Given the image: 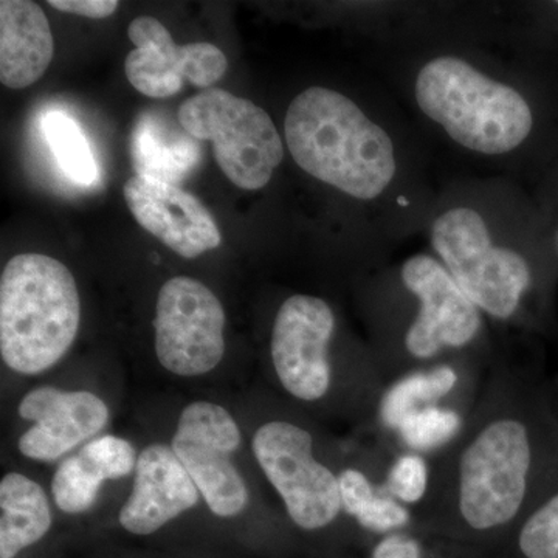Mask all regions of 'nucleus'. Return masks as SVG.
<instances>
[{"label": "nucleus", "instance_id": "9d476101", "mask_svg": "<svg viewBox=\"0 0 558 558\" xmlns=\"http://www.w3.org/2000/svg\"><path fill=\"white\" fill-rule=\"evenodd\" d=\"M128 36L135 49L126 57L124 72L131 86L149 98L174 97L185 81L197 89H211L229 69L219 47L209 43L178 46L156 17L132 21Z\"/></svg>", "mask_w": 558, "mask_h": 558}, {"label": "nucleus", "instance_id": "aec40b11", "mask_svg": "<svg viewBox=\"0 0 558 558\" xmlns=\"http://www.w3.org/2000/svg\"><path fill=\"white\" fill-rule=\"evenodd\" d=\"M457 379L453 369L440 366L432 373L414 374L400 380L381 400V418L388 427L399 428L411 414L428 409L429 403L449 395Z\"/></svg>", "mask_w": 558, "mask_h": 558}, {"label": "nucleus", "instance_id": "4468645a", "mask_svg": "<svg viewBox=\"0 0 558 558\" xmlns=\"http://www.w3.org/2000/svg\"><path fill=\"white\" fill-rule=\"evenodd\" d=\"M20 416L33 422L21 436V453L36 461H54L101 432L109 410L94 392L40 387L22 399Z\"/></svg>", "mask_w": 558, "mask_h": 558}, {"label": "nucleus", "instance_id": "dca6fc26", "mask_svg": "<svg viewBox=\"0 0 558 558\" xmlns=\"http://www.w3.org/2000/svg\"><path fill=\"white\" fill-rule=\"evenodd\" d=\"M54 54L53 33L38 3L0 2V81L21 90L43 78Z\"/></svg>", "mask_w": 558, "mask_h": 558}, {"label": "nucleus", "instance_id": "1a4fd4ad", "mask_svg": "<svg viewBox=\"0 0 558 558\" xmlns=\"http://www.w3.org/2000/svg\"><path fill=\"white\" fill-rule=\"evenodd\" d=\"M240 446V427L223 407L194 402L180 414L171 449L208 508L222 519L238 515L248 501L244 480L231 462Z\"/></svg>", "mask_w": 558, "mask_h": 558}, {"label": "nucleus", "instance_id": "a211bd4d", "mask_svg": "<svg viewBox=\"0 0 558 558\" xmlns=\"http://www.w3.org/2000/svg\"><path fill=\"white\" fill-rule=\"evenodd\" d=\"M0 558H14L51 526L49 499L35 481L9 473L0 481Z\"/></svg>", "mask_w": 558, "mask_h": 558}, {"label": "nucleus", "instance_id": "cd10ccee", "mask_svg": "<svg viewBox=\"0 0 558 558\" xmlns=\"http://www.w3.org/2000/svg\"><path fill=\"white\" fill-rule=\"evenodd\" d=\"M49 5L89 20H106L119 9L117 0H50Z\"/></svg>", "mask_w": 558, "mask_h": 558}, {"label": "nucleus", "instance_id": "c85d7f7f", "mask_svg": "<svg viewBox=\"0 0 558 558\" xmlns=\"http://www.w3.org/2000/svg\"><path fill=\"white\" fill-rule=\"evenodd\" d=\"M373 558H421V549L414 539L392 535L377 545Z\"/></svg>", "mask_w": 558, "mask_h": 558}, {"label": "nucleus", "instance_id": "423d86ee", "mask_svg": "<svg viewBox=\"0 0 558 558\" xmlns=\"http://www.w3.org/2000/svg\"><path fill=\"white\" fill-rule=\"evenodd\" d=\"M529 469L526 427L513 418L487 425L459 465V508L470 526L483 531L509 523L523 505Z\"/></svg>", "mask_w": 558, "mask_h": 558}, {"label": "nucleus", "instance_id": "b1692460", "mask_svg": "<svg viewBox=\"0 0 558 558\" xmlns=\"http://www.w3.org/2000/svg\"><path fill=\"white\" fill-rule=\"evenodd\" d=\"M92 461L105 470L108 480H120L137 468V454L128 440L117 436H102L81 449Z\"/></svg>", "mask_w": 558, "mask_h": 558}, {"label": "nucleus", "instance_id": "5701e85b", "mask_svg": "<svg viewBox=\"0 0 558 558\" xmlns=\"http://www.w3.org/2000/svg\"><path fill=\"white\" fill-rule=\"evenodd\" d=\"M520 548L527 558H558V495L524 523Z\"/></svg>", "mask_w": 558, "mask_h": 558}, {"label": "nucleus", "instance_id": "bb28decb", "mask_svg": "<svg viewBox=\"0 0 558 558\" xmlns=\"http://www.w3.org/2000/svg\"><path fill=\"white\" fill-rule=\"evenodd\" d=\"M410 513L405 508L387 498H376L357 517L363 527L374 532H387L409 523Z\"/></svg>", "mask_w": 558, "mask_h": 558}, {"label": "nucleus", "instance_id": "6ab92c4d", "mask_svg": "<svg viewBox=\"0 0 558 558\" xmlns=\"http://www.w3.org/2000/svg\"><path fill=\"white\" fill-rule=\"evenodd\" d=\"M43 128L62 172L78 185H94L98 179L97 160L78 123L61 110H51L44 117Z\"/></svg>", "mask_w": 558, "mask_h": 558}, {"label": "nucleus", "instance_id": "a878e982", "mask_svg": "<svg viewBox=\"0 0 558 558\" xmlns=\"http://www.w3.org/2000/svg\"><path fill=\"white\" fill-rule=\"evenodd\" d=\"M339 486L341 506L355 519L377 498L368 478L359 470H344L339 476Z\"/></svg>", "mask_w": 558, "mask_h": 558}, {"label": "nucleus", "instance_id": "f03ea898", "mask_svg": "<svg viewBox=\"0 0 558 558\" xmlns=\"http://www.w3.org/2000/svg\"><path fill=\"white\" fill-rule=\"evenodd\" d=\"M81 301L69 267L22 253L0 278V354L9 368L35 376L64 357L78 336Z\"/></svg>", "mask_w": 558, "mask_h": 558}, {"label": "nucleus", "instance_id": "4be33fe9", "mask_svg": "<svg viewBox=\"0 0 558 558\" xmlns=\"http://www.w3.org/2000/svg\"><path fill=\"white\" fill-rule=\"evenodd\" d=\"M461 418L449 410L428 409L411 414L400 424L402 439L417 450L435 449L457 435Z\"/></svg>", "mask_w": 558, "mask_h": 558}, {"label": "nucleus", "instance_id": "39448f33", "mask_svg": "<svg viewBox=\"0 0 558 558\" xmlns=\"http://www.w3.org/2000/svg\"><path fill=\"white\" fill-rule=\"evenodd\" d=\"M432 244L462 292L480 310L509 318L532 281L527 260L492 241L486 220L473 208L458 207L433 223Z\"/></svg>", "mask_w": 558, "mask_h": 558}, {"label": "nucleus", "instance_id": "6e6552de", "mask_svg": "<svg viewBox=\"0 0 558 558\" xmlns=\"http://www.w3.org/2000/svg\"><path fill=\"white\" fill-rule=\"evenodd\" d=\"M154 328L157 359L178 376L207 374L226 354V311L197 279L175 277L161 286Z\"/></svg>", "mask_w": 558, "mask_h": 558}, {"label": "nucleus", "instance_id": "20e7f679", "mask_svg": "<svg viewBox=\"0 0 558 558\" xmlns=\"http://www.w3.org/2000/svg\"><path fill=\"white\" fill-rule=\"evenodd\" d=\"M179 123L199 142L213 143L220 170L241 190L264 189L284 157L269 113L223 89H207L183 101Z\"/></svg>", "mask_w": 558, "mask_h": 558}, {"label": "nucleus", "instance_id": "f8f14e48", "mask_svg": "<svg viewBox=\"0 0 558 558\" xmlns=\"http://www.w3.org/2000/svg\"><path fill=\"white\" fill-rule=\"evenodd\" d=\"M402 281L421 301L405 337L410 354L429 359L442 348L465 347L475 339L481 326L478 307L442 264L428 255L411 256L403 264Z\"/></svg>", "mask_w": 558, "mask_h": 558}, {"label": "nucleus", "instance_id": "9b49d317", "mask_svg": "<svg viewBox=\"0 0 558 558\" xmlns=\"http://www.w3.org/2000/svg\"><path fill=\"white\" fill-rule=\"evenodd\" d=\"M336 318L326 301L293 295L279 307L271 333V360L282 387L306 402L330 385L328 347Z\"/></svg>", "mask_w": 558, "mask_h": 558}, {"label": "nucleus", "instance_id": "c756f323", "mask_svg": "<svg viewBox=\"0 0 558 558\" xmlns=\"http://www.w3.org/2000/svg\"><path fill=\"white\" fill-rule=\"evenodd\" d=\"M557 250H558V231H557Z\"/></svg>", "mask_w": 558, "mask_h": 558}, {"label": "nucleus", "instance_id": "7ed1b4c3", "mask_svg": "<svg viewBox=\"0 0 558 558\" xmlns=\"http://www.w3.org/2000/svg\"><path fill=\"white\" fill-rule=\"evenodd\" d=\"M416 101L458 145L486 156L519 148L534 126L531 106L519 90L457 57L435 58L422 68Z\"/></svg>", "mask_w": 558, "mask_h": 558}, {"label": "nucleus", "instance_id": "393cba45", "mask_svg": "<svg viewBox=\"0 0 558 558\" xmlns=\"http://www.w3.org/2000/svg\"><path fill=\"white\" fill-rule=\"evenodd\" d=\"M428 472L417 454L402 457L389 473L388 488L403 502H417L427 490Z\"/></svg>", "mask_w": 558, "mask_h": 558}, {"label": "nucleus", "instance_id": "412c9836", "mask_svg": "<svg viewBox=\"0 0 558 558\" xmlns=\"http://www.w3.org/2000/svg\"><path fill=\"white\" fill-rule=\"evenodd\" d=\"M108 480L105 470L80 451L65 459L58 468L51 483L54 501L65 513H83L94 506L102 481Z\"/></svg>", "mask_w": 558, "mask_h": 558}, {"label": "nucleus", "instance_id": "f257e3e1", "mask_svg": "<svg viewBox=\"0 0 558 558\" xmlns=\"http://www.w3.org/2000/svg\"><path fill=\"white\" fill-rule=\"evenodd\" d=\"M284 134L301 170L355 199H376L395 179L392 140L340 92H301L290 102Z\"/></svg>", "mask_w": 558, "mask_h": 558}, {"label": "nucleus", "instance_id": "f3484780", "mask_svg": "<svg viewBox=\"0 0 558 558\" xmlns=\"http://www.w3.org/2000/svg\"><path fill=\"white\" fill-rule=\"evenodd\" d=\"M201 154L199 140L161 113L145 112L135 121L131 156L137 175L179 186L199 165Z\"/></svg>", "mask_w": 558, "mask_h": 558}, {"label": "nucleus", "instance_id": "ddd939ff", "mask_svg": "<svg viewBox=\"0 0 558 558\" xmlns=\"http://www.w3.org/2000/svg\"><path fill=\"white\" fill-rule=\"evenodd\" d=\"M123 194L140 226L182 258L219 247L222 238L211 213L180 186L135 174L124 183Z\"/></svg>", "mask_w": 558, "mask_h": 558}, {"label": "nucleus", "instance_id": "2eb2a0df", "mask_svg": "<svg viewBox=\"0 0 558 558\" xmlns=\"http://www.w3.org/2000/svg\"><path fill=\"white\" fill-rule=\"evenodd\" d=\"M199 494L171 447L153 444L138 454L134 487L120 510L121 526L135 535L154 534L196 508Z\"/></svg>", "mask_w": 558, "mask_h": 558}, {"label": "nucleus", "instance_id": "0eeeda50", "mask_svg": "<svg viewBox=\"0 0 558 558\" xmlns=\"http://www.w3.org/2000/svg\"><path fill=\"white\" fill-rule=\"evenodd\" d=\"M252 447L293 523L314 531L336 520L341 509L339 478L314 458L310 432L289 422H269L255 433Z\"/></svg>", "mask_w": 558, "mask_h": 558}]
</instances>
